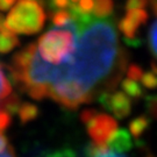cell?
Instances as JSON below:
<instances>
[{
  "label": "cell",
  "mask_w": 157,
  "mask_h": 157,
  "mask_svg": "<svg viewBox=\"0 0 157 157\" xmlns=\"http://www.w3.org/2000/svg\"><path fill=\"white\" fill-rule=\"evenodd\" d=\"M77 48L65 62L52 65L30 43L13 56V82L36 100L50 98L61 106L76 109L105 92H113L128 64V52L120 48L114 19L71 20Z\"/></svg>",
  "instance_id": "6da1fadb"
},
{
  "label": "cell",
  "mask_w": 157,
  "mask_h": 157,
  "mask_svg": "<svg viewBox=\"0 0 157 157\" xmlns=\"http://www.w3.org/2000/svg\"><path fill=\"white\" fill-rule=\"evenodd\" d=\"M77 36L70 22L63 29L52 28L44 33L37 42L39 56L52 65L65 62L76 51Z\"/></svg>",
  "instance_id": "7a4b0ae2"
},
{
  "label": "cell",
  "mask_w": 157,
  "mask_h": 157,
  "mask_svg": "<svg viewBox=\"0 0 157 157\" xmlns=\"http://www.w3.org/2000/svg\"><path fill=\"white\" fill-rule=\"evenodd\" d=\"M45 22V13L40 0H19L6 19L8 28L13 33H39Z\"/></svg>",
  "instance_id": "3957f363"
},
{
  "label": "cell",
  "mask_w": 157,
  "mask_h": 157,
  "mask_svg": "<svg viewBox=\"0 0 157 157\" xmlns=\"http://www.w3.org/2000/svg\"><path fill=\"white\" fill-rule=\"evenodd\" d=\"M80 120L86 126L92 143L105 147L117 132V121L108 114L98 113L94 109H85L80 114Z\"/></svg>",
  "instance_id": "277c9868"
},
{
  "label": "cell",
  "mask_w": 157,
  "mask_h": 157,
  "mask_svg": "<svg viewBox=\"0 0 157 157\" xmlns=\"http://www.w3.org/2000/svg\"><path fill=\"white\" fill-rule=\"evenodd\" d=\"M98 101L118 119L128 117L132 111L130 99L124 92H105L99 95Z\"/></svg>",
  "instance_id": "5b68a950"
},
{
  "label": "cell",
  "mask_w": 157,
  "mask_h": 157,
  "mask_svg": "<svg viewBox=\"0 0 157 157\" xmlns=\"http://www.w3.org/2000/svg\"><path fill=\"white\" fill-rule=\"evenodd\" d=\"M107 147L111 148L112 150L119 152H126L132 148V139L130 135L128 134L127 130L124 129H120L117 130L113 136L111 137V140L108 141Z\"/></svg>",
  "instance_id": "8992f818"
},
{
  "label": "cell",
  "mask_w": 157,
  "mask_h": 157,
  "mask_svg": "<svg viewBox=\"0 0 157 157\" xmlns=\"http://www.w3.org/2000/svg\"><path fill=\"white\" fill-rule=\"evenodd\" d=\"M39 113V107L34 104H30V102H23L20 105L19 109H17L19 119H20V122L22 124H26L35 120L37 118Z\"/></svg>",
  "instance_id": "52a82bcc"
},
{
  "label": "cell",
  "mask_w": 157,
  "mask_h": 157,
  "mask_svg": "<svg viewBox=\"0 0 157 157\" xmlns=\"http://www.w3.org/2000/svg\"><path fill=\"white\" fill-rule=\"evenodd\" d=\"M20 44V41L13 32H0V54H7Z\"/></svg>",
  "instance_id": "ba28073f"
},
{
  "label": "cell",
  "mask_w": 157,
  "mask_h": 157,
  "mask_svg": "<svg viewBox=\"0 0 157 157\" xmlns=\"http://www.w3.org/2000/svg\"><path fill=\"white\" fill-rule=\"evenodd\" d=\"M87 157H126L124 152H119L115 150H112L107 146L100 147L91 144L87 149Z\"/></svg>",
  "instance_id": "9c48e42d"
},
{
  "label": "cell",
  "mask_w": 157,
  "mask_h": 157,
  "mask_svg": "<svg viewBox=\"0 0 157 157\" xmlns=\"http://www.w3.org/2000/svg\"><path fill=\"white\" fill-rule=\"evenodd\" d=\"M121 87L126 94L133 98V99H139L141 97H143L144 91L140 85L136 83V80L130 78H126L121 82Z\"/></svg>",
  "instance_id": "30bf717a"
},
{
  "label": "cell",
  "mask_w": 157,
  "mask_h": 157,
  "mask_svg": "<svg viewBox=\"0 0 157 157\" xmlns=\"http://www.w3.org/2000/svg\"><path fill=\"white\" fill-rule=\"evenodd\" d=\"M94 8L93 13L94 17L99 19H105L109 17L114 10V1L113 0H94Z\"/></svg>",
  "instance_id": "8fae6325"
},
{
  "label": "cell",
  "mask_w": 157,
  "mask_h": 157,
  "mask_svg": "<svg viewBox=\"0 0 157 157\" xmlns=\"http://www.w3.org/2000/svg\"><path fill=\"white\" fill-rule=\"evenodd\" d=\"M52 25L56 27H65L67 23L72 20V14L70 11H65V10H59V11H55L50 15Z\"/></svg>",
  "instance_id": "7c38bea8"
},
{
  "label": "cell",
  "mask_w": 157,
  "mask_h": 157,
  "mask_svg": "<svg viewBox=\"0 0 157 157\" xmlns=\"http://www.w3.org/2000/svg\"><path fill=\"white\" fill-rule=\"evenodd\" d=\"M10 94H12L11 82L6 78L0 65V108H2V102Z\"/></svg>",
  "instance_id": "4fadbf2b"
},
{
  "label": "cell",
  "mask_w": 157,
  "mask_h": 157,
  "mask_svg": "<svg viewBox=\"0 0 157 157\" xmlns=\"http://www.w3.org/2000/svg\"><path fill=\"white\" fill-rule=\"evenodd\" d=\"M148 124H149V120L147 119V117H139V118H136L135 120L132 121L130 132L134 136H139L146 130Z\"/></svg>",
  "instance_id": "5bb4252c"
},
{
  "label": "cell",
  "mask_w": 157,
  "mask_h": 157,
  "mask_svg": "<svg viewBox=\"0 0 157 157\" xmlns=\"http://www.w3.org/2000/svg\"><path fill=\"white\" fill-rule=\"evenodd\" d=\"M148 44L154 57L157 59V20L152 23L148 34Z\"/></svg>",
  "instance_id": "9a60e30c"
},
{
  "label": "cell",
  "mask_w": 157,
  "mask_h": 157,
  "mask_svg": "<svg viewBox=\"0 0 157 157\" xmlns=\"http://www.w3.org/2000/svg\"><path fill=\"white\" fill-rule=\"evenodd\" d=\"M0 157H17L7 137L0 133Z\"/></svg>",
  "instance_id": "2e32d148"
},
{
  "label": "cell",
  "mask_w": 157,
  "mask_h": 157,
  "mask_svg": "<svg viewBox=\"0 0 157 157\" xmlns=\"http://www.w3.org/2000/svg\"><path fill=\"white\" fill-rule=\"evenodd\" d=\"M141 82L148 89H157V73H155L154 71L143 73Z\"/></svg>",
  "instance_id": "e0dca14e"
},
{
  "label": "cell",
  "mask_w": 157,
  "mask_h": 157,
  "mask_svg": "<svg viewBox=\"0 0 157 157\" xmlns=\"http://www.w3.org/2000/svg\"><path fill=\"white\" fill-rule=\"evenodd\" d=\"M12 124V114L5 108H0V133L2 134Z\"/></svg>",
  "instance_id": "ac0fdd59"
},
{
  "label": "cell",
  "mask_w": 157,
  "mask_h": 157,
  "mask_svg": "<svg viewBox=\"0 0 157 157\" xmlns=\"http://www.w3.org/2000/svg\"><path fill=\"white\" fill-rule=\"evenodd\" d=\"M143 76V71H142V67L137 64H130L127 67V77L130 79H134V80H140Z\"/></svg>",
  "instance_id": "d6986e66"
},
{
  "label": "cell",
  "mask_w": 157,
  "mask_h": 157,
  "mask_svg": "<svg viewBox=\"0 0 157 157\" xmlns=\"http://www.w3.org/2000/svg\"><path fill=\"white\" fill-rule=\"evenodd\" d=\"M72 5L70 2V0H49L48 6L51 11H59V10H65L70 8V6Z\"/></svg>",
  "instance_id": "ffe728a7"
},
{
  "label": "cell",
  "mask_w": 157,
  "mask_h": 157,
  "mask_svg": "<svg viewBox=\"0 0 157 157\" xmlns=\"http://www.w3.org/2000/svg\"><path fill=\"white\" fill-rule=\"evenodd\" d=\"M148 6V0H126V10L127 11H132V10H140V8H144Z\"/></svg>",
  "instance_id": "44dd1931"
},
{
  "label": "cell",
  "mask_w": 157,
  "mask_h": 157,
  "mask_svg": "<svg viewBox=\"0 0 157 157\" xmlns=\"http://www.w3.org/2000/svg\"><path fill=\"white\" fill-rule=\"evenodd\" d=\"M94 0H79L77 7L85 14H90L91 11L94 8Z\"/></svg>",
  "instance_id": "7402d4cb"
},
{
  "label": "cell",
  "mask_w": 157,
  "mask_h": 157,
  "mask_svg": "<svg viewBox=\"0 0 157 157\" xmlns=\"http://www.w3.org/2000/svg\"><path fill=\"white\" fill-rule=\"evenodd\" d=\"M147 105H148V109L151 112L154 117L157 118V95H152L147 99Z\"/></svg>",
  "instance_id": "603a6c76"
},
{
  "label": "cell",
  "mask_w": 157,
  "mask_h": 157,
  "mask_svg": "<svg viewBox=\"0 0 157 157\" xmlns=\"http://www.w3.org/2000/svg\"><path fill=\"white\" fill-rule=\"evenodd\" d=\"M17 0H0V11H7L15 4Z\"/></svg>",
  "instance_id": "cb8c5ba5"
},
{
  "label": "cell",
  "mask_w": 157,
  "mask_h": 157,
  "mask_svg": "<svg viewBox=\"0 0 157 157\" xmlns=\"http://www.w3.org/2000/svg\"><path fill=\"white\" fill-rule=\"evenodd\" d=\"M148 6L150 7L152 14L157 17V0H148Z\"/></svg>",
  "instance_id": "d4e9b609"
},
{
  "label": "cell",
  "mask_w": 157,
  "mask_h": 157,
  "mask_svg": "<svg viewBox=\"0 0 157 157\" xmlns=\"http://www.w3.org/2000/svg\"><path fill=\"white\" fill-rule=\"evenodd\" d=\"M0 32H2V33H5V32H12L11 29L8 28L5 19L1 17V15H0Z\"/></svg>",
  "instance_id": "484cf974"
},
{
  "label": "cell",
  "mask_w": 157,
  "mask_h": 157,
  "mask_svg": "<svg viewBox=\"0 0 157 157\" xmlns=\"http://www.w3.org/2000/svg\"><path fill=\"white\" fill-rule=\"evenodd\" d=\"M150 65H151V69H152V71H154V72H155V73H157V63L152 62L151 64H150Z\"/></svg>",
  "instance_id": "4316f807"
},
{
  "label": "cell",
  "mask_w": 157,
  "mask_h": 157,
  "mask_svg": "<svg viewBox=\"0 0 157 157\" xmlns=\"http://www.w3.org/2000/svg\"><path fill=\"white\" fill-rule=\"evenodd\" d=\"M71 1H72V2H78L79 0H71Z\"/></svg>",
  "instance_id": "83f0119b"
}]
</instances>
